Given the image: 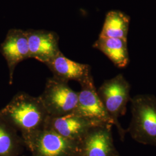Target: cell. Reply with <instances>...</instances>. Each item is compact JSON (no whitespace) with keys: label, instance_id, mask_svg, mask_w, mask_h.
Instances as JSON below:
<instances>
[{"label":"cell","instance_id":"obj_1","mask_svg":"<svg viewBox=\"0 0 156 156\" xmlns=\"http://www.w3.org/2000/svg\"><path fill=\"white\" fill-rule=\"evenodd\" d=\"M0 116L21 134L27 146L34 136L46 127L50 116L39 97L19 93L4 108Z\"/></svg>","mask_w":156,"mask_h":156},{"label":"cell","instance_id":"obj_2","mask_svg":"<svg viewBox=\"0 0 156 156\" xmlns=\"http://www.w3.org/2000/svg\"><path fill=\"white\" fill-rule=\"evenodd\" d=\"M131 120L127 132L135 141L156 146V98L141 94L131 98Z\"/></svg>","mask_w":156,"mask_h":156},{"label":"cell","instance_id":"obj_3","mask_svg":"<svg viewBox=\"0 0 156 156\" xmlns=\"http://www.w3.org/2000/svg\"><path fill=\"white\" fill-rule=\"evenodd\" d=\"M129 91L130 85L122 74L106 80L97 90L99 97L116 126L122 140L124 139L126 132L122 128L119 118L126 112L127 104L131 99Z\"/></svg>","mask_w":156,"mask_h":156},{"label":"cell","instance_id":"obj_4","mask_svg":"<svg viewBox=\"0 0 156 156\" xmlns=\"http://www.w3.org/2000/svg\"><path fill=\"white\" fill-rule=\"evenodd\" d=\"M68 83L56 78H48L45 89L39 98L51 117H60L71 113L76 107L78 92Z\"/></svg>","mask_w":156,"mask_h":156},{"label":"cell","instance_id":"obj_5","mask_svg":"<svg viewBox=\"0 0 156 156\" xmlns=\"http://www.w3.org/2000/svg\"><path fill=\"white\" fill-rule=\"evenodd\" d=\"M78 142L45 128L36 134L27 147L33 156H76Z\"/></svg>","mask_w":156,"mask_h":156},{"label":"cell","instance_id":"obj_6","mask_svg":"<svg viewBox=\"0 0 156 156\" xmlns=\"http://www.w3.org/2000/svg\"><path fill=\"white\" fill-rule=\"evenodd\" d=\"M112 126L100 123L90 127L78 140L76 156H117L119 153L113 144Z\"/></svg>","mask_w":156,"mask_h":156},{"label":"cell","instance_id":"obj_7","mask_svg":"<svg viewBox=\"0 0 156 156\" xmlns=\"http://www.w3.org/2000/svg\"><path fill=\"white\" fill-rule=\"evenodd\" d=\"M80 85L81 90L78 92V104L72 113L91 122L115 126L99 97L93 78Z\"/></svg>","mask_w":156,"mask_h":156},{"label":"cell","instance_id":"obj_8","mask_svg":"<svg viewBox=\"0 0 156 156\" xmlns=\"http://www.w3.org/2000/svg\"><path fill=\"white\" fill-rule=\"evenodd\" d=\"M0 51L5 59L9 72V84L13 83V73L19 63L30 58L26 31L11 29L1 45Z\"/></svg>","mask_w":156,"mask_h":156},{"label":"cell","instance_id":"obj_9","mask_svg":"<svg viewBox=\"0 0 156 156\" xmlns=\"http://www.w3.org/2000/svg\"><path fill=\"white\" fill-rule=\"evenodd\" d=\"M26 31L30 58L45 64L61 51L58 37L56 33L45 30H29Z\"/></svg>","mask_w":156,"mask_h":156},{"label":"cell","instance_id":"obj_10","mask_svg":"<svg viewBox=\"0 0 156 156\" xmlns=\"http://www.w3.org/2000/svg\"><path fill=\"white\" fill-rule=\"evenodd\" d=\"M45 65L53 73V77L67 83L74 80L80 84L93 78L89 65L74 62L62 51Z\"/></svg>","mask_w":156,"mask_h":156},{"label":"cell","instance_id":"obj_11","mask_svg":"<svg viewBox=\"0 0 156 156\" xmlns=\"http://www.w3.org/2000/svg\"><path fill=\"white\" fill-rule=\"evenodd\" d=\"M100 123H104L91 122L71 113L60 117L49 116L45 128L69 140L78 142L90 127Z\"/></svg>","mask_w":156,"mask_h":156},{"label":"cell","instance_id":"obj_12","mask_svg":"<svg viewBox=\"0 0 156 156\" xmlns=\"http://www.w3.org/2000/svg\"><path fill=\"white\" fill-rule=\"evenodd\" d=\"M93 47L100 50L119 68L126 67L129 62L127 40L99 37Z\"/></svg>","mask_w":156,"mask_h":156},{"label":"cell","instance_id":"obj_13","mask_svg":"<svg viewBox=\"0 0 156 156\" xmlns=\"http://www.w3.org/2000/svg\"><path fill=\"white\" fill-rule=\"evenodd\" d=\"M24 146L18 131L0 116V156H19Z\"/></svg>","mask_w":156,"mask_h":156},{"label":"cell","instance_id":"obj_14","mask_svg":"<svg viewBox=\"0 0 156 156\" xmlns=\"http://www.w3.org/2000/svg\"><path fill=\"white\" fill-rule=\"evenodd\" d=\"M129 17L117 11L109 12L99 37L115 38L127 40Z\"/></svg>","mask_w":156,"mask_h":156},{"label":"cell","instance_id":"obj_15","mask_svg":"<svg viewBox=\"0 0 156 156\" xmlns=\"http://www.w3.org/2000/svg\"><path fill=\"white\" fill-rule=\"evenodd\" d=\"M117 156H120V154H119H119H117Z\"/></svg>","mask_w":156,"mask_h":156}]
</instances>
